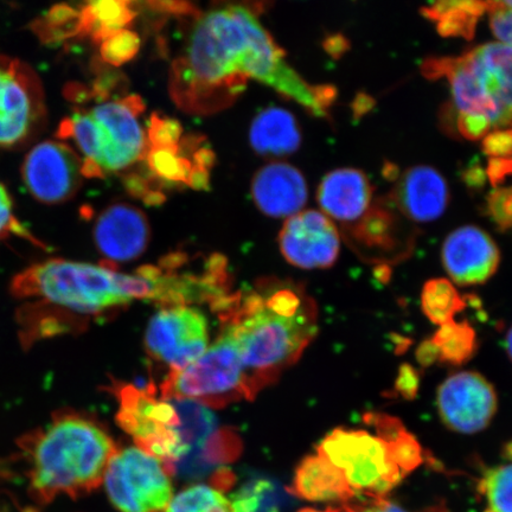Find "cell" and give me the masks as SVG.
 Returning a JSON list of instances; mask_svg holds the SVG:
<instances>
[{
	"label": "cell",
	"instance_id": "obj_1",
	"mask_svg": "<svg viewBox=\"0 0 512 512\" xmlns=\"http://www.w3.org/2000/svg\"><path fill=\"white\" fill-rule=\"evenodd\" d=\"M178 64L175 72L179 88L191 95L219 91L236 95L248 79H253L319 118L328 117L337 95L334 87L309 85L287 63L284 50L254 12L238 5L198 18Z\"/></svg>",
	"mask_w": 512,
	"mask_h": 512
},
{
	"label": "cell",
	"instance_id": "obj_2",
	"mask_svg": "<svg viewBox=\"0 0 512 512\" xmlns=\"http://www.w3.org/2000/svg\"><path fill=\"white\" fill-rule=\"evenodd\" d=\"M221 312L255 394L296 363L318 332L317 306L299 286L239 294Z\"/></svg>",
	"mask_w": 512,
	"mask_h": 512
},
{
	"label": "cell",
	"instance_id": "obj_3",
	"mask_svg": "<svg viewBox=\"0 0 512 512\" xmlns=\"http://www.w3.org/2000/svg\"><path fill=\"white\" fill-rule=\"evenodd\" d=\"M12 294L25 300L23 311L98 315L134 300L159 302L162 277L158 266L126 274L112 266L53 259L27 268L12 280Z\"/></svg>",
	"mask_w": 512,
	"mask_h": 512
},
{
	"label": "cell",
	"instance_id": "obj_4",
	"mask_svg": "<svg viewBox=\"0 0 512 512\" xmlns=\"http://www.w3.org/2000/svg\"><path fill=\"white\" fill-rule=\"evenodd\" d=\"M29 466V492L40 504L57 496L78 498L102 483L117 452L111 435L91 418L59 413L47 426L19 440Z\"/></svg>",
	"mask_w": 512,
	"mask_h": 512
},
{
	"label": "cell",
	"instance_id": "obj_5",
	"mask_svg": "<svg viewBox=\"0 0 512 512\" xmlns=\"http://www.w3.org/2000/svg\"><path fill=\"white\" fill-rule=\"evenodd\" d=\"M427 79L450 83L454 119L483 121L490 130L512 127V48L489 42L457 57H433L421 66Z\"/></svg>",
	"mask_w": 512,
	"mask_h": 512
},
{
	"label": "cell",
	"instance_id": "obj_6",
	"mask_svg": "<svg viewBox=\"0 0 512 512\" xmlns=\"http://www.w3.org/2000/svg\"><path fill=\"white\" fill-rule=\"evenodd\" d=\"M144 110L138 96L76 111L61 125L60 136L72 138L85 156L83 176L102 177L128 168L145 153L146 138L138 121Z\"/></svg>",
	"mask_w": 512,
	"mask_h": 512
},
{
	"label": "cell",
	"instance_id": "obj_7",
	"mask_svg": "<svg viewBox=\"0 0 512 512\" xmlns=\"http://www.w3.org/2000/svg\"><path fill=\"white\" fill-rule=\"evenodd\" d=\"M255 396L232 334L223 328L219 339L197 361L170 371L162 386L165 400H187L204 407H224Z\"/></svg>",
	"mask_w": 512,
	"mask_h": 512
},
{
	"label": "cell",
	"instance_id": "obj_8",
	"mask_svg": "<svg viewBox=\"0 0 512 512\" xmlns=\"http://www.w3.org/2000/svg\"><path fill=\"white\" fill-rule=\"evenodd\" d=\"M118 424L140 450L163 462L174 476L175 465L187 456L181 435V419L169 400L158 398L153 386L117 388Z\"/></svg>",
	"mask_w": 512,
	"mask_h": 512
},
{
	"label": "cell",
	"instance_id": "obj_9",
	"mask_svg": "<svg viewBox=\"0 0 512 512\" xmlns=\"http://www.w3.org/2000/svg\"><path fill=\"white\" fill-rule=\"evenodd\" d=\"M317 453L343 472L356 495L386 497L405 478L386 441L368 431L336 428L320 443Z\"/></svg>",
	"mask_w": 512,
	"mask_h": 512
},
{
	"label": "cell",
	"instance_id": "obj_10",
	"mask_svg": "<svg viewBox=\"0 0 512 512\" xmlns=\"http://www.w3.org/2000/svg\"><path fill=\"white\" fill-rule=\"evenodd\" d=\"M171 476L163 462L133 446L113 454L104 482L119 512H166L174 498Z\"/></svg>",
	"mask_w": 512,
	"mask_h": 512
},
{
	"label": "cell",
	"instance_id": "obj_11",
	"mask_svg": "<svg viewBox=\"0 0 512 512\" xmlns=\"http://www.w3.org/2000/svg\"><path fill=\"white\" fill-rule=\"evenodd\" d=\"M208 344V320L195 307H163L147 325V352L171 371L182 370L197 361L207 351Z\"/></svg>",
	"mask_w": 512,
	"mask_h": 512
},
{
	"label": "cell",
	"instance_id": "obj_12",
	"mask_svg": "<svg viewBox=\"0 0 512 512\" xmlns=\"http://www.w3.org/2000/svg\"><path fill=\"white\" fill-rule=\"evenodd\" d=\"M438 413L447 428L460 434H476L491 424L498 408L496 390L476 371H460L441 383Z\"/></svg>",
	"mask_w": 512,
	"mask_h": 512
},
{
	"label": "cell",
	"instance_id": "obj_13",
	"mask_svg": "<svg viewBox=\"0 0 512 512\" xmlns=\"http://www.w3.org/2000/svg\"><path fill=\"white\" fill-rule=\"evenodd\" d=\"M22 176L37 201L61 203L79 190L83 162L68 145L49 140L32 147L24 159Z\"/></svg>",
	"mask_w": 512,
	"mask_h": 512
},
{
	"label": "cell",
	"instance_id": "obj_14",
	"mask_svg": "<svg viewBox=\"0 0 512 512\" xmlns=\"http://www.w3.org/2000/svg\"><path fill=\"white\" fill-rule=\"evenodd\" d=\"M42 115V93L35 76L18 63L0 64V147L27 142Z\"/></svg>",
	"mask_w": 512,
	"mask_h": 512
},
{
	"label": "cell",
	"instance_id": "obj_15",
	"mask_svg": "<svg viewBox=\"0 0 512 512\" xmlns=\"http://www.w3.org/2000/svg\"><path fill=\"white\" fill-rule=\"evenodd\" d=\"M279 246L291 265L303 270H324L335 265L341 238L328 216L316 210H306L285 222L279 235Z\"/></svg>",
	"mask_w": 512,
	"mask_h": 512
},
{
	"label": "cell",
	"instance_id": "obj_16",
	"mask_svg": "<svg viewBox=\"0 0 512 512\" xmlns=\"http://www.w3.org/2000/svg\"><path fill=\"white\" fill-rule=\"evenodd\" d=\"M441 259L453 283L476 286L494 277L501 264V252L484 230L465 226L447 236Z\"/></svg>",
	"mask_w": 512,
	"mask_h": 512
},
{
	"label": "cell",
	"instance_id": "obj_17",
	"mask_svg": "<svg viewBox=\"0 0 512 512\" xmlns=\"http://www.w3.org/2000/svg\"><path fill=\"white\" fill-rule=\"evenodd\" d=\"M94 239L107 260L132 261L149 246L150 224L142 210L126 203L113 204L96 221Z\"/></svg>",
	"mask_w": 512,
	"mask_h": 512
},
{
	"label": "cell",
	"instance_id": "obj_18",
	"mask_svg": "<svg viewBox=\"0 0 512 512\" xmlns=\"http://www.w3.org/2000/svg\"><path fill=\"white\" fill-rule=\"evenodd\" d=\"M388 200L407 219L426 223L438 220L445 213L450 191L439 171L418 165L401 176Z\"/></svg>",
	"mask_w": 512,
	"mask_h": 512
},
{
	"label": "cell",
	"instance_id": "obj_19",
	"mask_svg": "<svg viewBox=\"0 0 512 512\" xmlns=\"http://www.w3.org/2000/svg\"><path fill=\"white\" fill-rule=\"evenodd\" d=\"M252 195L256 207L270 217H292L307 202V184L300 171L286 163L268 164L255 175Z\"/></svg>",
	"mask_w": 512,
	"mask_h": 512
},
{
	"label": "cell",
	"instance_id": "obj_20",
	"mask_svg": "<svg viewBox=\"0 0 512 512\" xmlns=\"http://www.w3.org/2000/svg\"><path fill=\"white\" fill-rule=\"evenodd\" d=\"M373 185L363 171L338 169L320 183L317 198L326 216L345 223L361 220L371 207Z\"/></svg>",
	"mask_w": 512,
	"mask_h": 512
},
{
	"label": "cell",
	"instance_id": "obj_21",
	"mask_svg": "<svg viewBox=\"0 0 512 512\" xmlns=\"http://www.w3.org/2000/svg\"><path fill=\"white\" fill-rule=\"evenodd\" d=\"M292 492L299 498L318 503H351L357 495L343 472L328 459L313 454L303 459L294 475Z\"/></svg>",
	"mask_w": 512,
	"mask_h": 512
},
{
	"label": "cell",
	"instance_id": "obj_22",
	"mask_svg": "<svg viewBox=\"0 0 512 512\" xmlns=\"http://www.w3.org/2000/svg\"><path fill=\"white\" fill-rule=\"evenodd\" d=\"M399 219L388 198L375 203L361 220L351 224L348 235L351 245L360 248L362 255L373 258L400 256L402 224Z\"/></svg>",
	"mask_w": 512,
	"mask_h": 512
},
{
	"label": "cell",
	"instance_id": "obj_23",
	"mask_svg": "<svg viewBox=\"0 0 512 512\" xmlns=\"http://www.w3.org/2000/svg\"><path fill=\"white\" fill-rule=\"evenodd\" d=\"M249 140L253 149L264 156H287L302 143L299 127L293 115L279 107L262 111L253 121Z\"/></svg>",
	"mask_w": 512,
	"mask_h": 512
},
{
	"label": "cell",
	"instance_id": "obj_24",
	"mask_svg": "<svg viewBox=\"0 0 512 512\" xmlns=\"http://www.w3.org/2000/svg\"><path fill=\"white\" fill-rule=\"evenodd\" d=\"M488 12V2L471 0H446L433 3L421 10L430 19L441 36L471 40L475 36L479 18Z\"/></svg>",
	"mask_w": 512,
	"mask_h": 512
},
{
	"label": "cell",
	"instance_id": "obj_25",
	"mask_svg": "<svg viewBox=\"0 0 512 512\" xmlns=\"http://www.w3.org/2000/svg\"><path fill=\"white\" fill-rule=\"evenodd\" d=\"M366 420L388 444L393 462L403 476L406 477L424 463V454L418 440L406 430L399 419L384 414H370Z\"/></svg>",
	"mask_w": 512,
	"mask_h": 512
},
{
	"label": "cell",
	"instance_id": "obj_26",
	"mask_svg": "<svg viewBox=\"0 0 512 512\" xmlns=\"http://www.w3.org/2000/svg\"><path fill=\"white\" fill-rule=\"evenodd\" d=\"M134 12L128 2L105 0L87 4L80 12V32H86L96 42H104L107 38L125 30L132 22Z\"/></svg>",
	"mask_w": 512,
	"mask_h": 512
},
{
	"label": "cell",
	"instance_id": "obj_27",
	"mask_svg": "<svg viewBox=\"0 0 512 512\" xmlns=\"http://www.w3.org/2000/svg\"><path fill=\"white\" fill-rule=\"evenodd\" d=\"M438 352V362L462 366L470 361L477 351V335L469 323L451 320L439 326L431 338Z\"/></svg>",
	"mask_w": 512,
	"mask_h": 512
},
{
	"label": "cell",
	"instance_id": "obj_28",
	"mask_svg": "<svg viewBox=\"0 0 512 512\" xmlns=\"http://www.w3.org/2000/svg\"><path fill=\"white\" fill-rule=\"evenodd\" d=\"M421 307L433 324L444 325L462 312L465 300L450 280L439 278L427 281L421 293Z\"/></svg>",
	"mask_w": 512,
	"mask_h": 512
},
{
	"label": "cell",
	"instance_id": "obj_29",
	"mask_svg": "<svg viewBox=\"0 0 512 512\" xmlns=\"http://www.w3.org/2000/svg\"><path fill=\"white\" fill-rule=\"evenodd\" d=\"M229 503L232 512H281L284 497L271 480L258 478L243 484Z\"/></svg>",
	"mask_w": 512,
	"mask_h": 512
},
{
	"label": "cell",
	"instance_id": "obj_30",
	"mask_svg": "<svg viewBox=\"0 0 512 512\" xmlns=\"http://www.w3.org/2000/svg\"><path fill=\"white\" fill-rule=\"evenodd\" d=\"M511 462L486 472L479 492L486 501L484 512H512V444L507 447Z\"/></svg>",
	"mask_w": 512,
	"mask_h": 512
},
{
	"label": "cell",
	"instance_id": "obj_31",
	"mask_svg": "<svg viewBox=\"0 0 512 512\" xmlns=\"http://www.w3.org/2000/svg\"><path fill=\"white\" fill-rule=\"evenodd\" d=\"M166 512H232L222 492L208 485H192L172 498Z\"/></svg>",
	"mask_w": 512,
	"mask_h": 512
},
{
	"label": "cell",
	"instance_id": "obj_32",
	"mask_svg": "<svg viewBox=\"0 0 512 512\" xmlns=\"http://www.w3.org/2000/svg\"><path fill=\"white\" fill-rule=\"evenodd\" d=\"M140 48L136 32L123 30L101 43V55L107 63L119 67L133 59Z\"/></svg>",
	"mask_w": 512,
	"mask_h": 512
},
{
	"label": "cell",
	"instance_id": "obj_33",
	"mask_svg": "<svg viewBox=\"0 0 512 512\" xmlns=\"http://www.w3.org/2000/svg\"><path fill=\"white\" fill-rule=\"evenodd\" d=\"M485 214L501 232L512 229V187L492 190L486 197Z\"/></svg>",
	"mask_w": 512,
	"mask_h": 512
},
{
	"label": "cell",
	"instance_id": "obj_34",
	"mask_svg": "<svg viewBox=\"0 0 512 512\" xmlns=\"http://www.w3.org/2000/svg\"><path fill=\"white\" fill-rule=\"evenodd\" d=\"M182 126L176 120L153 114L149 125V144L146 147H166L181 144Z\"/></svg>",
	"mask_w": 512,
	"mask_h": 512
},
{
	"label": "cell",
	"instance_id": "obj_35",
	"mask_svg": "<svg viewBox=\"0 0 512 512\" xmlns=\"http://www.w3.org/2000/svg\"><path fill=\"white\" fill-rule=\"evenodd\" d=\"M483 151L490 158H512V127L486 134Z\"/></svg>",
	"mask_w": 512,
	"mask_h": 512
},
{
	"label": "cell",
	"instance_id": "obj_36",
	"mask_svg": "<svg viewBox=\"0 0 512 512\" xmlns=\"http://www.w3.org/2000/svg\"><path fill=\"white\" fill-rule=\"evenodd\" d=\"M11 233L28 236V233L21 227L14 215V206L8 190L0 183V239Z\"/></svg>",
	"mask_w": 512,
	"mask_h": 512
},
{
	"label": "cell",
	"instance_id": "obj_37",
	"mask_svg": "<svg viewBox=\"0 0 512 512\" xmlns=\"http://www.w3.org/2000/svg\"><path fill=\"white\" fill-rule=\"evenodd\" d=\"M489 181L494 187L504 182V179L512 175V158H490L488 169L485 171Z\"/></svg>",
	"mask_w": 512,
	"mask_h": 512
},
{
	"label": "cell",
	"instance_id": "obj_38",
	"mask_svg": "<svg viewBox=\"0 0 512 512\" xmlns=\"http://www.w3.org/2000/svg\"><path fill=\"white\" fill-rule=\"evenodd\" d=\"M418 374L412 367L405 366L401 369L398 381L399 392L405 398H412L418 390Z\"/></svg>",
	"mask_w": 512,
	"mask_h": 512
},
{
	"label": "cell",
	"instance_id": "obj_39",
	"mask_svg": "<svg viewBox=\"0 0 512 512\" xmlns=\"http://www.w3.org/2000/svg\"><path fill=\"white\" fill-rule=\"evenodd\" d=\"M416 356H418V360L422 366L425 367L432 366L433 363L438 362V352L431 339H428V341L420 345Z\"/></svg>",
	"mask_w": 512,
	"mask_h": 512
},
{
	"label": "cell",
	"instance_id": "obj_40",
	"mask_svg": "<svg viewBox=\"0 0 512 512\" xmlns=\"http://www.w3.org/2000/svg\"><path fill=\"white\" fill-rule=\"evenodd\" d=\"M369 505L371 512H408L405 509L399 507V505L388 501L386 497L370 498ZM441 512V511H433Z\"/></svg>",
	"mask_w": 512,
	"mask_h": 512
},
{
	"label": "cell",
	"instance_id": "obj_41",
	"mask_svg": "<svg viewBox=\"0 0 512 512\" xmlns=\"http://www.w3.org/2000/svg\"><path fill=\"white\" fill-rule=\"evenodd\" d=\"M466 183L471 185V187H480L485 182V171L479 166H475V168H471L466 171Z\"/></svg>",
	"mask_w": 512,
	"mask_h": 512
},
{
	"label": "cell",
	"instance_id": "obj_42",
	"mask_svg": "<svg viewBox=\"0 0 512 512\" xmlns=\"http://www.w3.org/2000/svg\"><path fill=\"white\" fill-rule=\"evenodd\" d=\"M348 48V44L345 43L344 38L334 37L330 44H326V50H329L331 55L342 54L344 49Z\"/></svg>",
	"mask_w": 512,
	"mask_h": 512
},
{
	"label": "cell",
	"instance_id": "obj_43",
	"mask_svg": "<svg viewBox=\"0 0 512 512\" xmlns=\"http://www.w3.org/2000/svg\"><path fill=\"white\" fill-rule=\"evenodd\" d=\"M505 350H507L510 360L512 361V326L505 337Z\"/></svg>",
	"mask_w": 512,
	"mask_h": 512
},
{
	"label": "cell",
	"instance_id": "obj_44",
	"mask_svg": "<svg viewBox=\"0 0 512 512\" xmlns=\"http://www.w3.org/2000/svg\"><path fill=\"white\" fill-rule=\"evenodd\" d=\"M298 512H341V510L332 509V508H328L326 510H316V509L306 508V509L300 510Z\"/></svg>",
	"mask_w": 512,
	"mask_h": 512
}]
</instances>
